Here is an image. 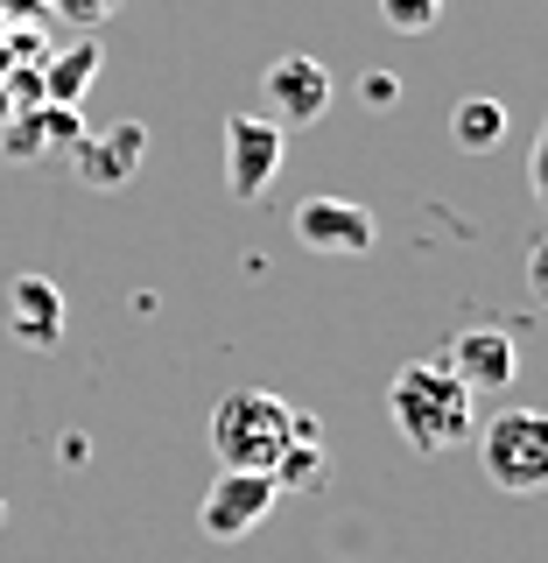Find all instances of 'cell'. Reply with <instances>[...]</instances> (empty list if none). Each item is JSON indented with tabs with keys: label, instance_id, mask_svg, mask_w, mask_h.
<instances>
[{
	"label": "cell",
	"instance_id": "6",
	"mask_svg": "<svg viewBox=\"0 0 548 563\" xmlns=\"http://www.w3.org/2000/svg\"><path fill=\"white\" fill-rule=\"evenodd\" d=\"M260 99H268V120L281 134L316 128V120L331 113V70L316 57H303V49H289V57H275L260 70Z\"/></svg>",
	"mask_w": 548,
	"mask_h": 563
},
{
	"label": "cell",
	"instance_id": "13",
	"mask_svg": "<svg viewBox=\"0 0 548 563\" xmlns=\"http://www.w3.org/2000/svg\"><path fill=\"white\" fill-rule=\"evenodd\" d=\"M99 64H105V49H99V43H70L64 57L43 70V92L57 99V106H78V99H85V85L99 78Z\"/></svg>",
	"mask_w": 548,
	"mask_h": 563
},
{
	"label": "cell",
	"instance_id": "3",
	"mask_svg": "<svg viewBox=\"0 0 548 563\" xmlns=\"http://www.w3.org/2000/svg\"><path fill=\"white\" fill-rule=\"evenodd\" d=\"M479 437V465L500 493H541L548 486V416L535 409H500Z\"/></svg>",
	"mask_w": 548,
	"mask_h": 563
},
{
	"label": "cell",
	"instance_id": "9",
	"mask_svg": "<svg viewBox=\"0 0 548 563\" xmlns=\"http://www.w3.org/2000/svg\"><path fill=\"white\" fill-rule=\"evenodd\" d=\"M8 331H14V345H29V352L57 345L64 339V289H57V282L14 275V289H8Z\"/></svg>",
	"mask_w": 548,
	"mask_h": 563
},
{
	"label": "cell",
	"instance_id": "4",
	"mask_svg": "<svg viewBox=\"0 0 548 563\" xmlns=\"http://www.w3.org/2000/svg\"><path fill=\"white\" fill-rule=\"evenodd\" d=\"M281 155H289V134H281L268 113H233L225 120V190H233L239 205H254V198L275 190Z\"/></svg>",
	"mask_w": 548,
	"mask_h": 563
},
{
	"label": "cell",
	"instance_id": "15",
	"mask_svg": "<svg viewBox=\"0 0 548 563\" xmlns=\"http://www.w3.org/2000/svg\"><path fill=\"white\" fill-rule=\"evenodd\" d=\"M49 8H57L64 22H78V29H99L105 14H120V0H49Z\"/></svg>",
	"mask_w": 548,
	"mask_h": 563
},
{
	"label": "cell",
	"instance_id": "10",
	"mask_svg": "<svg viewBox=\"0 0 548 563\" xmlns=\"http://www.w3.org/2000/svg\"><path fill=\"white\" fill-rule=\"evenodd\" d=\"M141 155H148V128H141V120H120V128L78 141V176L92 190H120L141 169Z\"/></svg>",
	"mask_w": 548,
	"mask_h": 563
},
{
	"label": "cell",
	"instance_id": "1",
	"mask_svg": "<svg viewBox=\"0 0 548 563\" xmlns=\"http://www.w3.org/2000/svg\"><path fill=\"white\" fill-rule=\"evenodd\" d=\"M471 401L479 395H465V380H457L450 366H436V360H409L394 374V387H387V416H394L401 444L415 457H444V451L465 444V437L479 430Z\"/></svg>",
	"mask_w": 548,
	"mask_h": 563
},
{
	"label": "cell",
	"instance_id": "16",
	"mask_svg": "<svg viewBox=\"0 0 548 563\" xmlns=\"http://www.w3.org/2000/svg\"><path fill=\"white\" fill-rule=\"evenodd\" d=\"M527 190H535V198H548V128L535 134V148H527Z\"/></svg>",
	"mask_w": 548,
	"mask_h": 563
},
{
	"label": "cell",
	"instance_id": "7",
	"mask_svg": "<svg viewBox=\"0 0 548 563\" xmlns=\"http://www.w3.org/2000/svg\"><path fill=\"white\" fill-rule=\"evenodd\" d=\"M295 240L310 246V254H373V240H380V219L366 205H351V198H303L295 205Z\"/></svg>",
	"mask_w": 548,
	"mask_h": 563
},
{
	"label": "cell",
	"instance_id": "5",
	"mask_svg": "<svg viewBox=\"0 0 548 563\" xmlns=\"http://www.w3.org/2000/svg\"><path fill=\"white\" fill-rule=\"evenodd\" d=\"M275 507H281L275 472H219L211 493H204V507H198V528L211 542H239V536H254Z\"/></svg>",
	"mask_w": 548,
	"mask_h": 563
},
{
	"label": "cell",
	"instance_id": "2",
	"mask_svg": "<svg viewBox=\"0 0 548 563\" xmlns=\"http://www.w3.org/2000/svg\"><path fill=\"white\" fill-rule=\"evenodd\" d=\"M289 437H295V409L268 387H233L211 409V451H219L225 472H275Z\"/></svg>",
	"mask_w": 548,
	"mask_h": 563
},
{
	"label": "cell",
	"instance_id": "17",
	"mask_svg": "<svg viewBox=\"0 0 548 563\" xmlns=\"http://www.w3.org/2000/svg\"><path fill=\"white\" fill-rule=\"evenodd\" d=\"M359 99H366V106H394V99H401V78L373 70V78H359Z\"/></svg>",
	"mask_w": 548,
	"mask_h": 563
},
{
	"label": "cell",
	"instance_id": "11",
	"mask_svg": "<svg viewBox=\"0 0 548 563\" xmlns=\"http://www.w3.org/2000/svg\"><path fill=\"white\" fill-rule=\"evenodd\" d=\"M450 141H457L465 155H492V148L506 141V99H457Z\"/></svg>",
	"mask_w": 548,
	"mask_h": 563
},
{
	"label": "cell",
	"instance_id": "12",
	"mask_svg": "<svg viewBox=\"0 0 548 563\" xmlns=\"http://www.w3.org/2000/svg\"><path fill=\"white\" fill-rule=\"evenodd\" d=\"M316 479H331V451L316 444V422L295 409V437H289V451H281V465H275V486L289 493V486H316Z\"/></svg>",
	"mask_w": 548,
	"mask_h": 563
},
{
	"label": "cell",
	"instance_id": "8",
	"mask_svg": "<svg viewBox=\"0 0 548 563\" xmlns=\"http://www.w3.org/2000/svg\"><path fill=\"white\" fill-rule=\"evenodd\" d=\"M444 366L465 380V395H506L514 374H521V352H514V339H506L500 324H471V331H457V339H450V360Z\"/></svg>",
	"mask_w": 548,
	"mask_h": 563
},
{
	"label": "cell",
	"instance_id": "14",
	"mask_svg": "<svg viewBox=\"0 0 548 563\" xmlns=\"http://www.w3.org/2000/svg\"><path fill=\"white\" fill-rule=\"evenodd\" d=\"M380 22L394 35H429L444 22V0H380Z\"/></svg>",
	"mask_w": 548,
	"mask_h": 563
}]
</instances>
